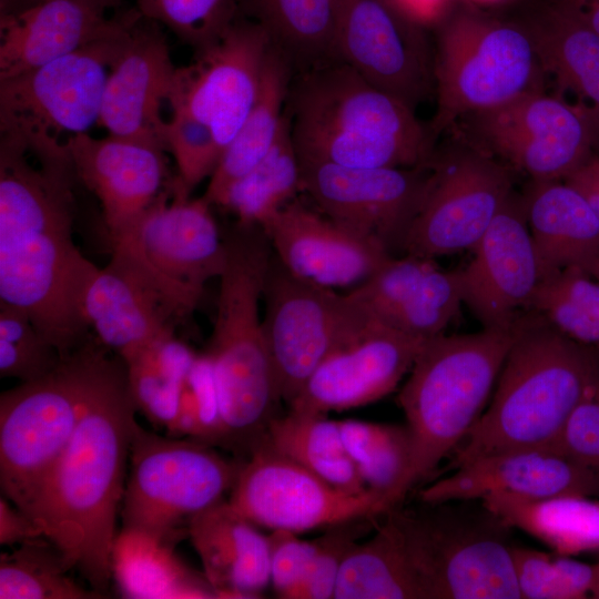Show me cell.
<instances>
[{"instance_id":"cell-29","label":"cell","mask_w":599,"mask_h":599,"mask_svg":"<svg viewBox=\"0 0 599 599\" xmlns=\"http://www.w3.org/2000/svg\"><path fill=\"white\" fill-rule=\"evenodd\" d=\"M521 199L546 276L585 271L599 254V219L583 195L564 180L532 181Z\"/></svg>"},{"instance_id":"cell-46","label":"cell","mask_w":599,"mask_h":599,"mask_svg":"<svg viewBox=\"0 0 599 599\" xmlns=\"http://www.w3.org/2000/svg\"><path fill=\"white\" fill-rule=\"evenodd\" d=\"M438 266L434 258L406 254L388 258L346 295L372 317L384 322L414 293L424 276Z\"/></svg>"},{"instance_id":"cell-18","label":"cell","mask_w":599,"mask_h":599,"mask_svg":"<svg viewBox=\"0 0 599 599\" xmlns=\"http://www.w3.org/2000/svg\"><path fill=\"white\" fill-rule=\"evenodd\" d=\"M423 24L390 0H341L339 61L416 111L435 92Z\"/></svg>"},{"instance_id":"cell-48","label":"cell","mask_w":599,"mask_h":599,"mask_svg":"<svg viewBox=\"0 0 599 599\" xmlns=\"http://www.w3.org/2000/svg\"><path fill=\"white\" fill-rule=\"evenodd\" d=\"M551 448L599 473V367Z\"/></svg>"},{"instance_id":"cell-22","label":"cell","mask_w":599,"mask_h":599,"mask_svg":"<svg viewBox=\"0 0 599 599\" xmlns=\"http://www.w3.org/2000/svg\"><path fill=\"white\" fill-rule=\"evenodd\" d=\"M261 227L291 274L331 290L357 286L393 256L380 241L296 200Z\"/></svg>"},{"instance_id":"cell-40","label":"cell","mask_w":599,"mask_h":599,"mask_svg":"<svg viewBox=\"0 0 599 599\" xmlns=\"http://www.w3.org/2000/svg\"><path fill=\"white\" fill-rule=\"evenodd\" d=\"M70 568L58 548L44 537L20 544L0 556V599H97L67 575Z\"/></svg>"},{"instance_id":"cell-55","label":"cell","mask_w":599,"mask_h":599,"mask_svg":"<svg viewBox=\"0 0 599 599\" xmlns=\"http://www.w3.org/2000/svg\"><path fill=\"white\" fill-rule=\"evenodd\" d=\"M586 21L599 33V0H577Z\"/></svg>"},{"instance_id":"cell-39","label":"cell","mask_w":599,"mask_h":599,"mask_svg":"<svg viewBox=\"0 0 599 599\" xmlns=\"http://www.w3.org/2000/svg\"><path fill=\"white\" fill-rule=\"evenodd\" d=\"M196 355L173 333L152 342L124 362L136 409L154 426L166 428L173 419Z\"/></svg>"},{"instance_id":"cell-45","label":"cell","mask_w":599,"mask_h":599,"mask_svg":"<svg viewBox=\"0 0 599 599\" xmlns=\"http://www.w3.org/2000/svg\"><path fill=\"white\" fill-rule=\"evenodd\" d=\"M62 361L21 309L0 301V376L32 382L52 372Z\"/></svg>"},{"instance_id":"cell-12","label":"cell","mask_w":599,"mask_h":599,"mask_svg":"<svg viewBox=\"0 0 599 599\" xmlns=\"http://www.w3.org/2000/svg\"><path fill=\"white\" fill-rule=\"evenodd\" d=\"M263 300L264 337L278 395L287 406L328 355L376 319L346 294L297 278L274 252Z\"/></svg>"},{"instance_id":"cell-26","label":"cell","mask_w":599,"mask_h":599,"mask_svg":"<svg viewBox=\"0 0 599 599\" xmlns=\"http://www.w3.org/2000/svg\"><path fill=\"white\" fill-rule=\"evenodd\" d=\"M493 493L542 499L578 495L599 499V473L550 447L511 450L458 467L423 488L419 500H479Z\"/></svg>"},{"instance_id":"cell-10","label":"cell","mask_w":599,"mask_h":599,"mask_svg":"<svg viewBox=\"0 0 599 599\" xmlns=\"http://www.w3.org/2000/svg\"><path fill=\"white\" fill-rule=\"evenodd\" d=\"M135 8L120 14L116 28L72 53L0 81V138L27 150L60 153L67 139L99 122L102 97Z\"/></svg>"},{"instance_id":"cell-31","label":"cell","mask_w":599,"mask_h":599,"mask_svg":"<svg viewBox=\"0 0 599 599\" xmlns=\"http://www.w3.org/2000/svg\"><path fill=\"white\" fill-rule=\"evenodd\" d=\"M341 0H240L238 16L263 28L293 73L339 61Z\"/></svg>"},{"instance_id":"cell-27","label":"cell","mask_w":599,"mask_h":599,"mask_svg":"<svg viewBox=\"0 0 599 599\" xmlns=\"http://www.w3.org/2000/svg\"><path fill=\"white\" fill-rule=\"evenodd\" d=\"M90 0H43L0 14V81L62 58L110 34L120 14Z\"/></svg>"},{"instance_id":"cell-32","label":"cell","mask_w":599,"mask_h":599,"mask_svg":"<svg viewBox=\"0 0 599 599\" xmlns=\"http://www.w3.org/2000/svg\"><path fill=\"white\" fill-rule=\"evenodd\" d=\"M293 70L272 47L265 57L257 97L242 126L210 176L203 197L220 206L230 187L273 146L285 112Z\"/></svg>"},{"instance_id":"cell-7","label":"cell","mask_w":599,"mask_h":599,"mask_svg":"<svg viewBox=\"0 0 599 599\" xmlns=\"http://www.w3.org/2000/svg\"><path fill=\"white\" fill-rule=\"evenodd\" d=\"M108 352L93 336L49 374L1 393V491L26 515L73 436Z\"/></svg>"},{"instance_id":"cell-28","label":"cell","mask_w":599,"mask_h":599,"mask_svg":"<svg viewBox=\"0 0 599 599\" xmlns=\"http://www.w3.org/2000/svg\"><path fill=\"white\" fill-rule=\"evenodd\" d=\"M222 499L196 514L187 536L217 598H255L271 585L270 540Z\"/></svg>"},{"instance_id":"cell-3","label":"cell","mask_w":599,"mask_h":599,"mask_svg":"<svg viewBox=\"0 0 599 599\" xmlns=\"http://www.w3.org/2000/svg\"><path fill=\"white\" fill-rule=\"evenodd\" d=\"M598 367V349L567 337L534 309L520 313L491 403L454 450L449 467L554 447Z\"/></svg>"},{"instance_id":"cell-53","label":"cell","mask_w":599,"mask_h":599,"mask_svg":"<svg viewBox=\"0 0 599 599\" xmlns=\"http://www.w3.org/2000/svg\"><path fill=\"white\" fill-rule=\"evenodd\" d=\"M402 10L424 23L444 17L448 0H393Z\"/></svg>"},{"instance_id":"cell-4","label":"cell","mask_w":599,"mask_h":599,"mask_svg":"<svg viewBox=\"0 0 599 599\" xmlns=\"http://www.w3.org/2000/svg\"><path fill=\"white\" fill-rule=\"evenodd\" d=\"M285 109L302 161L418 167L434 155V138L415 110L343 61L294 74Z\"/></svg>"},{"instance_id":"cell-14","label":"cell","mask_w":599,"mask_h":599,"mask_svg":"<svg viewBox=\"0 0 599 599\" xmlns=\"http://www.w3.org/2000/svg\"><path fill=\"white\" fill-rule=\"evenodd\" d=\"M465 120L477 148L531 181L565 180L599 146V128L588 108L540 90Z\"/></svg>"},{"instance_id":"cell-35","label":"cell","mask_w":599,"mask_h":599,"mask_svg":"<svg viewBox=\"0 0 599 599\" xmlns=\"http://www.w3.org/2000/svg\"><path fill=\"white\" fill-rule=\"evenodd\" d=\"M385 515L376 532L346 554L334 599H426L398 530Z\"/></svg>"},{"instance_id":"cell-19","label":"cell","mask_w":599,"mask_h":599,"mask_svg":"<svg viewBox=\"0 0 599 599\" xmlns=\"http://www.w3.org/2000/svg\"><path fill=\"white\" fill-rule=\"evenodd\" d=\"M302 192L329 219L380 241L392 253L403 246L424 199L429 163L418 167H351L302 161Z\"/></svg>"},{"instance_id":"cell-1","label":"cell","mask_w":599,"mask_h":599,"mask_svg":"<svg viewBox=\"0 0 599 599\" xmlns=\"http://www.w3.org/2000/svg\"><path fill=\"white\" fill-rule=\"evenodd\" d=\"M70 155L0 138V301L24 312L62 358L92 338L85 295L99 273L73 240Z\"/></svg>"},{"instance_id":"cell-58","label":"cell","mask_w":599,"mask_h":599,"mask_svg":"<svg viewBox=\"0 0 599 599\" xmlns=\"http://www.w3.org/2000/svg\"><path fill=\"white\" fill-rule=\"evenodd\" d=\"M474 1H477V2H494V1H497V0H474Z\"/></svg>"},{"instance_id":"cell-43","label":"cell","mask_w":599,"mask_h":599,"mask_svg":"<svg viewBox=\"0 0 599 599\" xmlns=\"http://www.w3.org/2000/svg\"><path fill=\"white\" fill-rule=\"evenodd\" d=\"M464 303L459 270L429 271L410 297L383 323L429 339L443 334Z\"/></svg>"},{"instance_id":"cell-41","label":"cell","mask_w":599,"mask_h":599,"mask_svg":"<svg viewBox=\"0 0 599 599\" xmlns=\"http://www.w3.org/2000/svg\"><path fill=\"white\" fill-rule=\"evenodd\" d=\"M529 309L567 337L599 351V282L569 267L547 275Z\"/></svg>"},{"instance_id":"cell-17","label":"cell","mask_w":599,"mask_h":599,"mask_svg":"<svg viewBox=\"0 0 599 599\" xmlns=\"http://www.w3.org/2000/svg\"><path fill=\"white\" fill-rule=\"evenodd\" d=\"M270 47L263 28L238 16L191 63L176 68L171 112L210 128L224 153L255 102Z\"/></svg>"},{"instance_id":"cell-59","label":"cell","mask_w":599,"mask_h":599,"mask_svg":"<svg viewBox=\"0 0 599 599\" xmlns=\"http://www.w3.org/2000/svg\"><path fill=\"white\" fill-rule=\"evenodd\" d=\"M390 1H393V0H390Z\"/></svg>"},{"instance_id":"cell-34","label":"cell","mask_w":599,"mask_h":599,"mask_svg":"<svg viewBox=\"0 0 599 599\" xmlns=\"http://www.w3.org/2000/svg\"><path fill=\"white\" fill-rule=\"evenodd\" d=\"M112 578L124 598H217L204 577L190 570L173 546L122 528L111 556Z\"/></svg>"},{"instance_id":"cell-25","label":"cell","mask_w":599,"mask_h":599,"mask_svg":"<svg viewBox=\"0 0 599 599\" xmlns=\"http://www.w3.org/2000/svg\"><path fill=\"white\" fill-rule=\"evenodd\" d=\"M65 146L78 177L102 209L109 237L128 227L169 185L165 149L114 135H72Z\"/></svg>"},{"instance_id":"cell-50","label":"cell","mask_w":599,"mask_h":599,"mask_svg":"<svg viewBox=\"0 0 599 599\" xmlns=\"http://www.w3.org/2000/svg\"><path fill=\"white\" fill-rule=\"evenodd\" d=\"M192 389L199 409L200 428L196 440L209 445L222 443V418L214 368L210 356L196 355L185 379Z\"/></svg>"},{"instance_id":"cell-13","label":"cell","mask_w":599,"mask_h":599,"mask_svg":"<svg viewBox=\"0 0 599 599\" xmlns=\"http://www.w3.org/2000/svg\"><path fill=\"white\" fill-rule=\"evenodd\" d=\"M170 183L110 241L111 248L130 255L154 278L185 317L196 308L206 282L221 275L225 247L212 204L203 196L173 195Z\"/></svg>"},{"instance_id":"cell-5","label":"cell","mask_w":599,"mask_h":599,"mask_svg":"<svg viewBox=\"0 0 599 599\" xmlns=\"http://www.w3.org/2000/svg\"><path fill=\"white\" fill-rule=\"evenodd\" d=\"M223 238L225 262L206 354L217 385L222 446L245 454L264 437L281 400L260 314L273 250L255 224L236 221Z\"/></svg>"},{"instance_id":"cell-33","label":"cell","mask_w":599,"mask_h":599,"mask_svg":"<svg viewBox=\"0 0 599 599\" xmlns=\"http://www.w3.org/2000/svg\"><path fill=\"white\" fill-rule=\"evenodd\" d=\"M479 500L508 527L531 535L559 555L599 550V500L578 495L528 499L508 493Z\"/></svg>"},{"instance_id":"cell-16","label":"cell","mask_w":599,"mask_h":599,"mask_svg":"<svg viewBox=\"0 0 599 599\" xmlns=\"http://www.w3.org/2000/svg\"><path fill=\"white\" fill-rule=\"evenodd\" d=\"M229 502L256 526L295 534L387 512L376 493L329 484L278 453L265 436L243 461Z\"/></svg>"},{"instance_id":"cell-49","label":"cell","mask_w":599,"mask_h":599,"mask_svg":"<svg viewBox=\"0 0 599 599\" xmlns=\"http://www.w3.org/2000/svg\"><path fill=\"white\" fill-rule=\"evenodd\" d=\"M268 540L271 585L277 597L288 599L318 550V538L305 540L292 531L272 530Z\"/></svg>"},{"instance_id":"cell-37","label":"cell","mask_w":599,"mask_h":599,"mask_svg":"<svg viewBox=\"0 0 599 599\" xmlns=\"http://www.w3.org/2000/svg\"><path fill=\"white\" fill-rule=\"evenodd\" d=\"M344 446L365 486L397 507L408 490L413 444L405 425L356 419L339 420Z\"/></svg>"},{"instance_id":"cell-56","label":"cell","mask_w":599,"mask_h":599,"mask_svg":"<svg viewBox=\"0 0 599 599\" xmlns=\"http://www.w3.org/2000/svg\"><path fill=\"white\" fill-rule=\"evenodd\" d=\"M585 272L599 282V254L589 263Z\"/></svg>"},{"instance_id":"cell-42","label":"cell","mask_w":599,"mask_h":599,"mask_svg":"<svg viewBox=\"0 0 599 599\" xmlns=\"http://www.w3.org/2000/svg\"><path fill=\"white\" fill-rule=\"evenodd\" d=\"M516 579L522 599L595 597L597 567L564 555L512 547Z\"/></svg>"},{"instance_id":"cell-9","label":"cell","mask_w":599,"mask_h":599,"mask_svg":"<svg viewBox=\"0 0 599 599\" xmlns=\"http://www.w3.org/2000/svg\"><path fill=\"white\" fill-rule=\"evenodd\" d=\"M434 50L435 139L458 120L540 90L544 68L532 38L515 21L461 9L439 20Z\"/></svg>"},{"instance_id":"cell-8","label":"cell","mask_w":599,"mask_h":599,"mask_svg":"<svg viewBox=\"0 0 599 599\" xmlns=\"http://www.w3.org/2000/svg\"><path fill=\"white\" fill-rule=\"evenodd\" d=\"M423 502L386 514L426 599H520L508 527L480 501Z\"/></svg>"},{"instance_id":"cell-57","label":"cell","mask_w":599,"mask_h":599,"mask_svg":"<svg viewBox=\"0 0 599 599\" xmlns=\"http://www.w3.org/2000/svg\"><path fill=\"white\" fill-rule=\"evenodd\" d=\"M597 567V586L595 591V598H599V562L596 565Z\"/></svg>"},{"instance_id":"cell-6","label":"cell","mask_w":599,"mask_h":599,"mask_svg":"<svg viewBox=\"0 0 599 599\" xmlns=\"http://www.w3.org/2000/svg\"><path fill=\"white\" fill-rule=\"evenodd\" d=\"M516 321L425 343L398 395L413 444L408 490L454 453L481 416L514 343Z\"/></svg>"},{"instance_id":"cell-30","label":"cell","mask_w":599,"mask_h":599,"mask_svg":"<svg viewBox=\"0 0 599 599\" xmlns=\"http://www.w3.org/2000/svg\"><path fill=\"white\" fill-rule=\"evenodd\" d=\"M520 23L532 38L544 70L580 99L599 128V33L577 0L544 6Z\"/></svg>"},{"instance_id":"cell-20","label":"cell","mask_w":599,"mask_h":599,"mask_svg":"<svg viewBox=\"0 0 599 599\" xmlns=\"http://www.w3.org/2000/svg\"><path fill=\"white\" fill-rule=\"evenodd\" d=\"M473 251L459 270L464 303L483 327L510 326L546 277L521 196L510 194Z\"/></svg>"},{"instance_id":"cell-15","label":"cell","mask_w":599,"mask_h":599,"mask_svg":"<svg viewBox=\"0 0 599 599\" xmlns=\"http://www.w3.org/2000/svg\"><path fill=\"white\" fill-rule=\"evenodd\" d=\"M428 185L403 242L406 254L435 258L474 250L512 193V175L479 148L429 162Z\"/></svg>"},{"instance_id":"cell-54","label":"cell","mask_w":599,"mask_h":599,"mask_svg":"<svg viewBox=\"0 0 599 599\" xmlns=\"http://www.w3.org/2000/svg\"><path fill=\"white\" fill-rule=\"evenodd\" d=\"M43 0H0V14H8L32 7ZM105 10L120 7L124 0H90Z\"/></svg>"},{"instance_id":"cell-52","label":"cell","mask_w":599,"mask_h":599,"mask_svg":"<svg viewBox=\"0 0 599 599\" xmlns=\"http://www.w3.org/2000/svg\"><path fill=\"white\" fill-rule=\"evenodd\" d=\"M564 181L583 195L599 219V155L591 154Z\"/></svg>"},{"instance_id":"cell-51","label":"cell","mask_w":599,"mask_h":599,"mask_svg":"<svg viewBox=\"0 0 599 599\" xmlns=\"http://www.w3.org/2000/svg\"><path fill=\"white\" fill-rule=\"evenodd\" d=\"M6 496L0 497V545L11 546L43 537L39 526Z\"/></svg>"},{"instance_id":"cell-21","label":"cell","mask_w":599,"mask_h":599,"mask_svg":"<svg viewBox=\"0 0 599 599\" xmlns=\"http://www.w3.org/2000/svg\"><path fill=\"white\" fill-rule=\"evenodd\" d=\"M427 341L375 319L322 362L288 410L327 415L383 398L410 370Z\"/></svg>"},{"instance_id":"cell-2","label":"cell","mask_w":599,"mask_h":599,"mask_svg":"<svg viewBox=\"0 0 599 599\" xmlns=\"http://www.w3.org/2000/svg\"><path fill=\"white\" fill-rule=\"evenodd\" d=\"M136 410L125 364L114 355L28 514L68 567L101 595L112 578L115 519Z\"/></svg>"},{"instance_id":"cell-44","label":"cell","mask_w":599,"mask_h":599,"mask_svg":"<svg viewBox=\"0 0 599 599\" xmlns=\"http://www.w3.org/2000/svg\"><path fill=\"white\" fill-rule=\"evenodd\" d=\"M240 0H135L146 19L165 26L195 52L215 42L238 17Z\"/></svg>"},{"instance_id":"cell-47","label":"cell","mask_w":599,"mask_h":599,"mask_svg":"<svg viewBox=\"0 0 599 599\" xmlns=\"http://www.w3.org/2000/svg\"><path fill=\"white\" fill-rule=\"evenodd\" d=\"M376 517L362 518L329 527L318 538L319 547L301 582L288 599L334 598L342 562Z\"/></svg>"},{"instance_id":"cell-36","label":"cell","mask_w":599,"mask_h":599,"mask_svg":"<svg viewBox=\"0 0 599 599\" xmlns=\"http://www.w3.org/2000/svg\"><path fill=\"white\" fill-rule=\"evenodd\" d=\"M265 437L278 453L329 484L354 494L368 490L344 446L339 423L326 415L288 410L271 420Z\"/></svg>"},{"instance_id":"cell-23","label":"cell","mask_w":599,"mask_h":599,"mask_svg":"<svg viewBox=\"0 0 599 599\" xmlns=\"http://www.w3.org/2000/svg\"><path fill=\"white\" fill-rule=\"evenodd\" d=\"M175 71L160 24L136 10L108 75L98 123L110 135L166 151L161 105L169 100Z\"/></svg>"},{"instance_id":"cell-11","label":"cell","mask_w":599,"mask_h":599,"mask_svg":"<svg viewBox=\"0 0 599 599\" xmlns=\"http://www.w3.org/2000/svg\"><path fill=\"white\" fill-rule=\"evenodd\" d=\"M243 461L229 459L194 438L162 437L136 423L122 528L174 546L187 536L189 522L196 514L231 491Z\"/></svg>"},{"instance_id":"cell-38","label":"cell","mask_w":599,"mask_h":599,"mask_svg":"<svg viewBox=\"0 0 599 599\" xmlns=\"http://www.w3.org/2000/svg\"><path fill=\"white\" fill-rule=\"evenodd\" d=\"M302 192L301 163L285 109L277 138L267 154L235 182L220 206L231 211L237 222L264 225Z\"/></svg>"},{"instance_id":"cell-24","label":"cell","mask_w":599,"mask_h":599,"mask_svg":"<svg viewBox=\"0 0 599 599\" xmlns=\"http://www.w3.org/2000/svg\"><path fill=\"white\" fill-rule=\"evenodd\" d=\"M111 250V260L85 295L84 313L97 339L128 362L152 342L173 334L183 317L136 261Z\"/></svg>"}]
</instances>
